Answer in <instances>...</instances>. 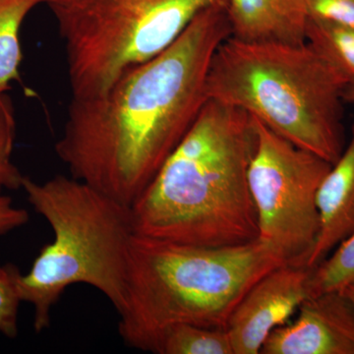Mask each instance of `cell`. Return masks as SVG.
Returning a JSON list of instances; mask_svg holds the SVG:
<instances>
[{
  "instance_id": "7c38bea8",
  "label": "cell",
  "mask_w": 354,
  "mask_h": 354,
  "mask_svg": "<svg viewBox=\"0 0 354 354\" xmlns=\"http://www.w3.org/2000/svg\"><path fill=\"white\" fill-rule=\"evenodd\" d=\"M44 3L46 0H0V95L6 94L11 82L19 78L23 22L32 9Z\"/></svg>"
},
{
  "instance_id": "4fadbf2b",
  "label": "cell",
  "mask_w": 354,
  "mask_h": 354,
  "mask_svg": "<svg viewBox=\"0 0 354 354\" xmlns=\"http://www.w3.org/2000/svg\"><path fill=\"white\" fill-rule=\"evenodd\" d=\"M151 353L158 354H234L227 330L178 324L160 333Z\"/></svg>"
},
{
  "instance_id": "ffe728a7",
  "label": "cell",
  "mask_w": 354,
  "mask_h": 354,
  "mask_svg": "<svg viewBox=\"0 0 354 354\" xmlns=\"http://www.w3.org/2000/svg\"><path fill=\"white\" fill-rule=\"evenodd\" d=\"M344 102L354 104V86H346L344 92Z\"/></svg>"
},
{
  "instance_id": "9a60e30c",
  "label": "cell",
  "mask_w": 354,
  "mask_h": 354,
  "mask_svg": "<svg viewBox=\"0 0 354 354\" xmlns=\"http://www.w3.org/2000/svg\"><path fill=\"white\" fill-rule=\"evenodd\" d=\"M354 285V230L323 262L312 270L310 297L342 291Z\"/></svg>"
},
{
  "instance_id": "ba28073f",
  "label": "cell",
  "mask_w": 354,
  "mask_h": 354,
  "mask_svg": "<svg viewBox=\"0 0 354 354\" xmlns=\"http://www.w3.org/2000/svg\"><path fill=\"white\" fill-rule=\"evenodd\" d=\"M312 270L286 264L268 272L247 291L228 320L234 354H258L270 334L286 325L310 297Z\"/></svg>"
},
{
  "instance_id": "52a82bcc",
  "label": "cell",
  "mask_w": 354,
  "mask_h": 354,
  "mask_svg": "<svg viewBox=\"0 0 354 354\" xmlns=\"http://www.w3.org/2000/svg\"><path fill=\"white\" fill-rule=\"evenodd\" d=\"M256 123L248 183L259 239L286 264L306 266L320 230L317 194L333 165Z\"/></svg>"
},
{
  "instance_id": "5bb4252c",
  "label": "cell",
  "mask_w": 354,
  "mask_h": 354,
  "mask_svg": "<svg viewBox=\"0 0 354 354\" xmlns=\"http://www.w3.org/2000/svg\"><path fill=\"white\" fill-rule=\"evenodd\" d=\"M306 41L354 86V27L308 19Z\"/></svg>"
},
{
  "instance_id": "8992f818",
  "label": "cell",
  "mask_w": 354,
  "mask_h": 354,
  "mask_svg": "<svg viewBox=\"0 0 354 354\" xmlns=\"http://www.w3.org/2000/svg\"><path fill=\"white\" fill-rule=\"evenodd\" d=\"M227 0H46L64 41L71 97L104 94L167 50L198 14Z\"/></svg>"
},
{
  "instance_id": "277c9868",
  "label": "cell",
  "mask_w": 354,
  "mask_h": 354,
  "mask_svg": "<svg viewBox=\"0 0 354 354\" xmlns=\"http://www.w3.org/2000/svg\"><path fill=\"white\" fill-rule=\"evenodd\" d=\"M342 74L307 41L218 46L208 100L241 109L295 146L335 165L346 149Z\"/></svg>"
},
{
  "instance_id": "30bf717a",
  "label": "cell",
  "mask_w": 354,
  "mask_h": 354,
  "mask_svg": "<svg viewBox=\"0 0 354 354\" xmlns=\"http://www.w3.org/2000/svg\"><path fill=\"white\" fill-rule=\"evenodd\" d=\"M320 230L307 267L314 269L354 230V122L344 153L325 176L317 194Z\"/></svg>"
},
{
  "instance_id": "ac0fdd59",
  "label": "cell",
  "mask_w": 354,
  "mask_h": 354,
  "mask_svg": "<svg viewBox=\"0 0 354 354\" xmlns=\"http://www.w3.org/2000/svg\"><path fill=\"white\" fill-rule=\"evenodd\" d=\"M307 18L354 27V0H305Z\"/></svg>"
},
{
  "instance_id": "6da1fadb",
  "label": "cell",
  "mask_w": 354,
  "mask_h": 354,
  "mask_svg": "<svg viewBox=\"0 0 354 354\" xmlns=\"http://www.w3.org/2000/svg\"><path fill=\"white\" fill-rule=\"evenodd\" d=\"M230 36L227 9H205L176 43L123 72L104 94L71 97L55 145L70 176L131 207L208 101L209 65Z\"/></svg>"
},
{
  "instance_id": "44dd1931",
  "label": "cell",
  "mask_w": 354,
  "mask_h": 354,
  "mask_svg": "<svg viewBox=\"0 0 354 354\" xmlns=\"http://www.w3.org/2000/svg\"><path fill=\"white\" fill-rule=\"evenodd\" d=\"M342 291L346 295V297L348 298L349 301L351 302V304H353L354 307V285L348 286V288H344V290Z\"/></svg>"
},
{
  "instance_id": "5b68a950",
  "label": "cell",
  "mask_w": 354,
  "mask_h": 354,
  "mask_svg": "<svg viewBox=\"0 0 354 354\" xmlns=\"http://www.w3.org/2000/svg\"><path fill=\"white\" fill-rule=\"evenodd\" d=\"M22 188L53 232L29 272L22 274L12 266L18 297L34 307L36 333L50 327L51 310L76 283L97 288L121 313L135 234L131 207L72 176H55L43 183L24 176Z\"/></svg>"
},
{
  "instance_id": "8fae6325",
  "label": "cell",
  "mask_w": 354,
  "mask_h": 354,
  "mask_svg": "<svg viewBox=\"0 0 354 354\" xmlns=\"http://www.w3.org/2000/svg\"><path fill=\"white\" fill-rule=\"evenodd\" d=\"M232 38L245 43L306 41L305 0H227Z\"/></svg>"
},
{
  "instance_id": "d6986e66",
  "label": "cell",
  "mask_w": 354,
  "mask_h": 354,
  "mask_svg": "<svg viewBox=\"0 0 354 354\" xmlns=\"http://www.w3.org/2000/svg\"><path fill=\"white\" fill-rule=\"evenodd\" d=\"M29 220L26 209L14 206L10 197L0 194V235L23 227Z\"/></svg>"
},
{
  "instance_id": "9c48e42d",
  "label": "cell",
  "mask_w": 354,
  "mask_h": 354,
  "mask_svg": "<svg viewBox=\"0 0 354 354\" xmlns=\"http://www.w3.org/2000/svg\"><path fill=\"white\" fill-rule=\"evenodd\" d=\"M295 322L272 330L261 354H354V307L342 291L309 297Z\"/></svg>"
},
{
  "instance_id": "3957f363",
  "label": "cell",
  "mask_w": 354,
  "mask_h": 354,
  "mask_svg": "<svg viewBox=\"0 0 354 354\" xmlns=\"http://www.w3.org/2000/svg\"><path fill=\"white\" fill-rule=\"evenodd\" d=\"M285 261L259 239L205 247L135 234L128 252L127 300L118 332L130 348L152 351L160 333L178 324L227 330L254 283Z\"/></svg>"
},
{
  "instance_id": "7a4b0ae2",
  "label": "cell",
  "mask_w": 354,
  "mask_h": 354,
  "mask_svg": "<svg viewBox=\"0 0 354 354\" xmlns=\"http://www.w3.org/2000/svg\"><path fill=\"white\" fill-rule=\"evenodd\" d=\"M258 144L251 114L208 100L181 143L131 206L135 234L190 245L259 239L248 171Z\"/></svg>"
},
{
  "instance_id": "2e32d148",
  "label": "cell",
  "mask_w": 354,
  "mask_h": 354,
  "mask_svg": "<svg viewBox=\"0 0 354 354\" xmlns=\"http://www.w3.org/2000/svg\"><path fill=\"white\" fill-rule=\"evenodd\" d=\"M15 138L16 120L13 102L6 93L0 95V194L4 190L22 188L24 176L12 160Z\"/></svg>"
},
{
  "instance_id": "e0dca14e",
  "label": "cell",
  "mask_w": 354,
  "mask_h": 354,
  "mask_svg": "<svg viewBox=\"0 0 354 354\" xmlns=\"http://www.w3.org/2000/svg\"><path fill=\"white\" fill-rule=\"evenodd\" d=\"M12 266H0V333L10 339L18 335V309L21 302L14 286Z\"/></svg>"
}]
</instances>
